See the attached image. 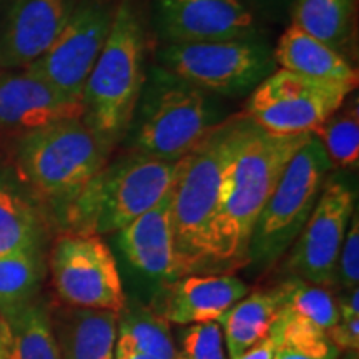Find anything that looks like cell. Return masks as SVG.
<instances>
[{
	"label": "cell",
	"instance_id": "obj_1",
	"mask_svg": "<svg viewBox=\"0 0 359 359\" xmlns=\"http://www.w3.org/2000/svg\"><path fill=\"white\" fill-rule=\"evenodd\" d=\"M309 135H273L253 123L224 173L208 273L248 266V246L259 213Z\"/></svg>",
	"mask_w": 359,
	"mask_h": 359
},
{
	"label": "cell",
	"instance_id": "obj_2",
	"mask_svg": "<svg viewBox=\"0 0 359 359\" xmlns=\"http://www.w3.org/2000/svg\"><path fill=\"white\" fill-rule=\"evenodd\" d=\"M251 127L253 122L245 114L219 122L180 160L172 187L175 280L208 271L224 173Z\"/></svg>",
	"mask_w": 359,
	"mask_h": 359
},
{
	"label": "cell",
	"instance_id": "obj_3",
	"mask_svg": "<svg viewBox=\"0 0 359 359\" xmlns=\"http://www.w3.org/2000/svg\"><path fill=\"white\" fill-rule=\"evenodd\" d=\"M147 37L133 0L116 6L110 34L85 82V125L109 151L127 137L145 85Z\"/></svg>",
	"mask_w": 359,
	"mask_h": 359
},
{
	"label": "cell",
	"instance_id": "obj_4",
	"mask_svg": "<svg viewBox=\"0 0 359 359\" xmlns=\"http://www.w3.org/2000/svg\"><path fill=\"white\" fill-rule=\"evenodd\" d=\"M178 161L133 154L107 165L60 212L67 231L111 235L158 203L172 190Z\"/></svg>",
	"mask_w": 359,
	"mask_h": 359
},
{
	"label": "cell",
	"instance_id": "obj_5",
	"mask_svg": "<svg viewBox=\"0 0 359 359\" xmlns=\"http://www.w3.org/2000/svg\"><path fill=\"white\" fill-rule=\"evenodd\" d=\"M219 123L203 90L163 67L147 74L130 125V151L150 158L178 161L195 150Z\"/></svg>",
	"mask_w": 359,
	"mask_h": 359
},
{
	"label": "cell",
	"instance_id": "obj_6",
	"mask_svg": "<svg viewBox=\"0 0 359 359\" xmlns=\"http://www.w3.org/2000/svg\"><path fill=\"white\" fill-rule=\"evenodd\" d=\"M110 155L82 118H70L20 135L13 158L22 182L60 213Z\"/></svg>",
	"mask_w": 359,
	"mask_h": 359
},
{
	"label": "cell",
	"instance_id": "obj_7",
	"mask_svg": "<svg viewBox=\"0 0 359 359\" xmlns=\"http://www.w3.org/2000/svg\"><path fill=\"white\" fill-rule=\"evenodd\" d=\"M333 167L321 142L309 135L259 213L248 246V266L266 271L288 253L313 213Z\"/></svg>",
	"mask_w": 359,
	"mask_h": 359
},
{
	"label": "cell",
	"instance_id": "obj_8",
	"mask_svg": "<svg viewBox=\"0 0 359 359\" xmlns=\"http://www.w3.org/2000/svg\"><path fill=\"white\" fill-rule=\"evenodd\" d=\"M158 60L203 92L226 97L253 92L275 70L273 52L258 39L165 43Z\"/></svg>",
	"mask_w": 359,
	"mask_h": 359
},
{
	"label": "cell",
	"instance_id": "obj_9",
	"mask_svg": "<svg viewBox=\"0 0 359 359\" xmlns=\"http://www.w3.org/2000/svg\"><path fill=\"white\" fill-rule=\"evenodd\" d=\"M356 85L280 69L251 92L245 115L273 135L313 133L341 110Z\"/></svg>",
	"mask_w": 359,
	"mask_h": 359
},
{
	"label": "cell",
	"instance_id": "obj_10",
	"mask_svg": "<svg viewBox=\"0 0 359 359\" xmlns=\"http://www.w3.org/2000/svg\"><path fill=\"white\" fill-rule=\"evenodd\" d=\"M52 285L67 306L120 313L127 304L114 253L102 236L65 231L52 246Z\"/></svg>",
	"mask_w": 359,
	"mask_h": 359
},
{
	"label": "cell",
	"instance_id": "obj_11",
	"mask_svg": "<svg viewBox=\"0 0 359 359\" xmlns=\"http://www.w3.org/2000/svg\"><path fill=\"white\" fill-rule=\"evenodd\" d=\"M115 12L114 0H79L52 47L25 70L62 95L82 102L85 82L107 42Z\"/></svg>",
	"mask_w": 359,
	"mask_h": 359
},
{
	"label": "cell",
	"instance_id": "obj_12",
	"mask_svg": "<svg viewBox=\"0 0 359 359\" xmlns=\"http://www.w3.org/2000/svg\"><path fill=\"white\" fill-rule=\"evenodd\" d=\"M354 193L339 178L326 180L306 224L288 250L286 268L309 285H334V271L354 210Z\"/></svg>",
	"mask_w": 359,
	"mask_h": 359
},
{
	"label": "cell",
	"instance_id": "obj_13",
	"mask_svg": "<svg viewBox=\"0 0 359 359\" xmlns=\"http://www.w3.org/2000/svg\"><path fill=\"white\" fill-rule=\"evenodd\" d=\"M156 24L167 43L257 39L241 0H155Z\"/></svg>",
	"mask_w": 359,
	"mask_h": 359
},
{
	"label": "cell",
	"instance_id": "obj_14",
	"mask_svg": "<svg viewBox=\"0 0 359 359\" xmlns=\"http://www.w3.org/2000/svg\"><path fill=\"white\" fill-rule=\"evenodd\" d=\"M79 0H15L0 34V67H27L65 29Z\"/></svg>",
	"mask_w": 359,
	"mask_h": 359
},
{
	"label": "cell",
	"instance_id": "obj_15",
	"mask_svg": "<svg viewBox=\"0 0 359 359\" xmlns=\"http://www.w3.org/2000/svg\"><path fill=\"white\" fill-rule=\"evenodd\" d=\"M82 116V102L62 95L30 72L0 74V132L20 137L47 125Z\"/></svg>",
	"mask_w": 359,
	"mask_h": 359
},
{
	"label": "cell",
	"instance_id": "obj_16",
	"mask_svg": "<svg viewBox=\"0 0 359 359\" xmlns=\"http://www.w3.org/2000/svg\"><path fill=\"white\" fill-rule=\"evenodd\" d=\"M250 293V286L233 273L187 275L168 285L158 314L173 325L219 321L224 313Z\"/></svg>",
	"mask_w": 359,
	"mask_h": 359
},
{
	"label": "cell",
	"instance_id": "obj_17",
	"mask_svg": "<svg viewBox=\"0 0 359 359\" xmlns=\"http://www.w3.org/2000/svg\"><path fill=\"white\" fill-rule=\"evenodd\" d=\"M116 235L125 257L138 271L155 280H175L172 190Z\"/></svg>",
	"mask_w": 359,
	"mask_h": 359
},
{
	"label": "cell",
	"instance_id": "obj_18",
	"mask_svg": "<svg viewBox=\"0 0 359 359\" xmlns=\"http://www.w3.org/2000/svg\"><path fill=\"white\" fill-rule=\"evenodd\" d=\"M52 323L62 359H114L118 313L67 306Z\"/></svg>",
	"mask_w": 359,
	"mask_h": 359
},
{
	"label": "cell",
	"instance_id": "obj_19",
	"mask_svg": "<svg viewBox=\"0 0 359 359\" xmlns=\"http://www.w3.org/2000/svg\"><path fill=\"white\" fill-rule=\"evenodd\" d=\"M290 290L291 280L271 288L257 290L241 298L223 314L219 325L223 330L228 359L240 356L268 334L286 304Z\"/></svg>",
	"mask_w": 359,
	"mask_h": 359
},
{
	"label": "cell",
	"instance_id": "obj_20",
	"mask_svg": "<svg viewBox=\"0 0 359 359\" xmlns=\"http://www.w3.org/2000/svg\"><path fill=\"white\" fill-rule=\"evenodd\" d=\"M273 58L281 69L306 77L358 85L356 70L346 58L296 25L288 27L283 32Z\"/></svg>",
	"mask_w": 359,
	"mask_h": 359
},
{
	"label": "cell",
	"instance_id": "obj_21",
	"mask_svg": "<svg viewBox=\"0 0 359 359\" xmlns=\"http://www.w3.org/2000/svg\"><path fill=\"white\" fill-rule=\"evenodd\" d=\"M43 224L37 208L20 188L0 175V257L40 251Z\"/></svg>",
	"mask_w": 359,
	"mask_h": 359
},
{
	"label": "cell",
	"instance_id": "obj_22",
	"mask_svg": "<svg viewBox=\"0 0 359 359\" xmlns=\"http://www.w3.org/2000/svg\"><path fill=\"white\" fill-rule=\"evenodd\" d=\"M7 326L11 334L8 359H62L52 316L43 299L35 298L7 321Z\"/></svg>",
	"mask_w": 359,
	"mask_h": 359
},
{
	"label": "cell",
	"instance_id": "obj_23",
	"mask_svg": "<svg viewBox=\"0 0 359 359\" xmlns=\"http://www.w3.org/2000/svg\"><path fill=\"white\" fill-rule=\"evenodd\" d=\"M42 280L40 251H20L0 257V316L4 321H11L37 298Z\"/></svg>",
	"mask_w": 359,
	"mask_h": 359
},
{
	"label": "cell",
	"instance_id": "obj_24",
	"mask_svg": "<svg viewBox=\"0 0 359 359\" xmlns=\"http://www.w3.org/2000/svg\"><path fill=\"white\" fill-rule=\"evenodd\" d=\"M356 0H298L293 25L339 52L351 37Z\"/></svg>",
	"mask_w": 359,
	"mask_h": 359
},
{
	"label": "cell",
	"instance_id": "obj_25",
	"mask_svg": "<svg viewBox=\"0 0 359 359\" xmlns=\"http://www.w3.org/2000/svg\"><path fill=\"white\" fill-rule=\"evenodd\" d=\"M118 338L155 359H178L168 321L142 304H125L118 313Z\"/></svg>",
	"mask_w": 359,
	"mask_h": 359
},
{
	"label": "cell",
	"instance_id": "obj_26",
	"mask_svg": "<svg viewBox=\"0 0 359 359\" xmlns=\"http://www.w3.org/2000/svg\"><path fill=\"white\" fill-rule=\"evenodd\" d=\"M313 135L321 142L331 163L343 168H358L359 115L356 102L341 114L338 110L331 115L320 128L314 130Z\"/></svg>",
	"mask_w": 359,
	"mask_h": 359
},
{
	"label": "cell",
	"instance_id": "obj_27",
	"mask_svg": "<svg viewBox=\"0 0 359 359\" xmlns=\"http://www.w3.org/2000/svg\"><path fill=\"white\" fill-rule=\"evenodd\" d=\"M286 308L323 331H330L339 321V302L331 291L306 281L291 280Z\"/></svg>",
	"mask_w": 359,
	"mask_h": 359
},
{
	"label": "cell",
	"instance_id": "obj_28",
	"mask_svg": "<svg viewBox=\"0 0 359 359\" xmlns=\"http://www.w3.org/2000/svg\"><path fill=\"white\" fill-rule=\"evenodd\" d=\"M178 359H228L219 321L188 325L180 334Z\"/></svg>",
	"mask_w": 359,
	"mask_h": 359
},
{
	"label": "cell",
	"instance_id": "obj_29",
	"mask_svg": "<svg viewBox=\"0 0 359 359\" xmlns=\"http://www.w3.org/2000/svg\"><path fill=\"white\" fill-rule=\"evenodd\" d=\"M330 339L339 351L358 353L359 349V291L349 290L339 302V321L327 331Z\"/></svg>",
	"mask_w": 359,
	"mask_h": 359
},
{
	"label": "cell",
	"instance_id": "obj_30",
	"mask_svg": "<svg viewBox=\"0 0 359 359\" xmlns=\"http://www.w3.org/2000/svg\"><path fill=\"white\" fill-rule=\"evenodd\" d=\"M359 283V219L358 212L353 213L334 271V285L343 290L358 288Z\"/></svg>",
	"mask_w": 359,
	"mask_h": 359
},
{
	"label": "cell",
	"instance_id": "obj_31",
	"mask_svg": "<svg viewBox=\"0 0 359 359\" xmlns=\"http://www.w3.org/2000/svg\"><path fill=\"white\" fill-rule=\"evenodd\" d=\"M285 325H286V313L285 306L278 314V318L273 323L271 330L268 331V334L263 339H259L258 343H255L253 346L246 349L236 356L235 359H275V354L280 349L283 343V333H285Z\"/></svg>",
	"mask_w": 359,
	"mask_h": 359
},
{
	"label": "cell",
	"instance_id": "obj_32",
	"mask_svg": "<svg viewBox=\"0 0 359 359\" xmlns=\"http://www.w3.org/2000/svg\"><path fill=\"white\" fill-rule=\"evenodd\" d=\"M114 359H155V358H151L145 353L138 351V349L132 346L127 339L116 338Z\"/></svg>",
	"mask_w": 359,
	"mask_h": 359
},
{
	"label": "cell",
	"instance_id": "obj_33",
	"mask_svg": "<svg viewBox=\"0 0 359 359\" xmlns=\"http://www.w3.org/2000/svg\"><path fill=\"white\" fill-rule=\"evenodd\" d=\"M275 359H333V358H323V356H314V354L299 351V349L291 348L288 344H283L275 354Z\"/></svg>",
	"mask_w": 359,
	"mask_h": 359
},
{
	"label": "cell",
	"instance_id": "obj_34",
	"mask_svg": "<svg viewBox=\"0 0 359 359\" xmlns=\"http://www.w3.org/2000/svg\"><path fill=\"white\" fill-rule=\"evenodd\" d=\"M8 341H11L8 326L0 316V359H8Z\"/></svg>",
	"mask_w": 359,
	"mask_h": 359
}]
</instances>
